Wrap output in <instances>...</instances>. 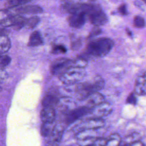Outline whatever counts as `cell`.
Wrapping results in <instances>:
<instances>
[{
	"instance_id": "cell-20",
	"label": "cell",
	"mask_w": 146,
	"mask_h": 146,
	"mask_svg": "<svg viewBox=\"0 0 146 146\" xmlns=\"http://www.w3.org/2000/svg\"><path fill=\"white\" fill-rule=\"evenodd\" d=\"M141 139L140 135L137 132H133L131 134H129L127 135L124 139V141L125 142V145H127L128 144L129 145L136 141H140Z\"/></svg>"
},
{
	"instance_id": "cell-22",
	"label": "cell",
	"mask_w": 146,
	"mask_h": 146,
	"mask_svg": "<svg viewBox=\"0 0 146 146\" xmlns=\"http://www.w3.org/2000/svg\"><path fill=\"white\" fill-rule=\"evenodd\" d=\"M52 124L43 123L42 124L40 128V133L43 136L47 137L51 136L54 128V126H52Z\"/></svg>"
},
{
	"instance_id": "cell-17",
	"label": "cell",
	"mask_w": 146,
	"mask_h": 146,
	"mask_svg": "<svg viewBox=\"0 0 146 146\" xmlns=\"http://www.w3.org/2000/svg\"><path fill=\"white\" fill-rule=\"evenodd\" d=\"M27 19L19 14H14L12 26L15 30H19L26 25Z\"/></svg>"
},
{
	"instance_id": "cell-16",
	"label": "cell",
	"mask_w": 146,
	"mask_h": 146,
	"mask_svg": "<svg viewBox=\"0 0 146 146\" xmlns=\"http://www.w3.org/2000/svg\"><path fill=\"white\" fill-rule=\"evenodd\" d=\"M43 40L40 33L38 31L33 32L29 38L28 46L30 47H34L41 45L43 44Z\"/></svg>"
},
{
	"instance_id": "cell-13",
	"label": "cell",
	"mask_w": 146,
	"mask_h": 146,
	"mask_svg": "<svg viewBox=\"0 0 146 146\" xmlns=\"http://www.w3.org/2000/svg\"><path fill=\"white\" fill-rule=\"evenodd\" d=\"M16 11L18 14H38L43 12V9L38 5H23L18 7Z\"/></svg>"
},
{
	"instance_id": "cell-30",
	"label": "cell",
	"mask_w": 146,
	"mask_h": 146,
	"mask_svg": "<svg viewBox=\"0 0 146 146\" xmlns=\"http://www.w3.org/2000/svg\"><path fill=\"white\" fill-rule=\"evenodd\" d=\"M8 74L2 67H0V83L5 81L8 78Z\"/></svg>"
},
{
	"instance_id": "cell-11",
	"label": "cell",
	"mask_w": 146,
	"mask_h": 146,
	"mask_svg": "<svg viewBox=\"0 0 146 146\" xmlns=\"http://www.w3.org/2000/svg\"><path fill=\"white\" fill-rule=\"evenodd\" d=\"M112 111V108L111 105L107 103V102H104L96 107H95L92 112H94L96 114V117H99L102 118L101 117L107 116L108 114H110Z\"/></svg>"
},
{
	"instance_id": "cell-15",
	"label": "cell",
	"mask_w": 146,
	"mask_h": 146,
	"mask_svg": "<svg viewBox=\"0 0 146 146\" xmlns=\"http://www.w3.org/2000/svg\"><path fill=\"white\" fill-rule=\"evenodd\" d=\"M59 102V99L55 95L48 94L46 95L42 100V106L43 107H54Z\"/></svg>"
},
{
	"instance_id": "cell-24",
	"label": "cell",
	"mask_w": 146,
	"mask_h": 146,
	"mask_svg": "<svg viewBox=\"0 0 146 146\" xmlns=\"http://www.w3.org/2000/svg\"><path fill=\"white\" fill-rule=\"evenodd\" d=\"M29 2V1H22V0H13V1H7L5 4V6L7 7V8H12V7H14L19 5H25L27 3Z\"/></svg>"
},
{
	"instance_id": "cell-8",
	"label": "cell",
	"mask_w": 146,
	"mask_h": 146,
	"mask_svg": "<svg viewBox=\"0 0 146 146\" xmlns=\"http://www.w3.org/2000/svg\"><path fill=\"white\" fill-rule=\"evenodd\" d=\"M105 122L102 118L92 117L85 120L82 123L80 128L81 131L86 129L96 130L102 128L104 125Z\"/></svg>"
},
{
	"instance_id": "cell-25",
	"label": "cell",
	"mask_w": 146,
	"mask_h": 146,
	"mask_svg": "<svg viewBox=\"0 0 146 146\" xmlns=\"http://www.w3.org/2000/svg\"><path fill=\"white\" fill-rule=\"evenodd\" d=\"M40 18L38 16H33L27 19L26 26L29 29H33L35 27L39 22Z\"/></svg>"
},
{
	"instance_id": "cell-37",
	"label": "cell",
	"mask_w": 146,
	"mask_h": 146,
	"mask_svg": "<svg viewBox=\"0 0 146 146\" xmlns=\"http://www.w3.org/2000/svg\"><path fill=\"white\" fill-rule=\"evenodd\" d=\"M87 146H94L93 144H91V145H87Z\"/></svg>"
},
{
	"instance_id": "cell-7",
	"label": "cell",
	"mask_w": 146,
	"mask_h": 146,
	"mask_svg": "<svg viewBox=\"0 0 146 146\" xmlns=\"http://www.w3.org/2000/svg\"><path fill=\"white\" fill-rule=\"evenodd\" d=\"M87 18V15L83 12L73 13L68 17L67 22L70 26L78 29L85 24Z\"/></svg>"
},
{
	"instance_id": "cell-36",
	"label": "cell",
	"mask_w": 146,
	"mask_h": 146,
	"mask_svg": "<svg viewBox=\"0 0 146 146\" xmlns=\"http://www.w3.org/2000/svg\"><path fill=\"white\" fill-rule=\"evenodd\" d=\"M125 30H126V33H127V34H128V36H132V31L128 28H127Z\"/></svg>"
},
{
	"instance_id": "cell-29",
	"label": "cell",
	"mask_w": 146,
	"mask_h": 146,
	"mask_svg": "<svg viewBox=\"0 0 146 146\" xmlns=\"http://www.w3.org/2000/svg\"><path fill=\"white\" fill-rule=\"evenodd\" d=\"M135 95L136 94L133 92H131L127 98V103L130 104L135 105L137 103V99Z\"/></svg>"
},
{
	"instance_id": "cell-2",
	"label": "cell",
	"mask_w": 146,
	"mask_h": 146,
	"mask_svg": "<svg viewBox=\"0 0 146 146\" xmlns=\"http://www.w3.org/2000/svg\"><path fill=\"white\" fill-rule=\"evenodd\" d=\"M104 86V80L99 76L94 77L91 80L79 84L76 88L78 95L81 99H87L93 93L98 92Z\"/></svg>"
},
{
	"instance_id": "cell-23",
	"label": "cell",
	"mask_w": 146,
	"mask_h": 146,
	"mask_svg": "<svg viewBox=\"0 0 146 146\" xmlns=\"http://www.w3.org/2000/svg\"><path fill=\"white\" fill-rule=\"evenodd\" d=\"M87 65V60L82 57H79L75 60H72V67L78 68H84Z\"/></svg>"
},
{
	"instance_id": "cell-38",
	"label": "cell",
	"mask_w": 146,
	"mask_h": 146,
	"mask_svg": "<svg viewBox=\"0 0 146 146\" xmlns=\"http://www.w3.org/2000/svg\"><path fill=\"white\" fill-rule=\"evenodd\" d=\"M1 55V54H0V55Z\"/></svg>"
},
{
	"instance_id": "cell-12",
	"label": "cell",
	"mask_w": 146,
	"mask_h": 146,
	"mask_svg": "<svg viewBox=\"0 0 146 146\" xmlns=\"http://www.w3.org/2000/svg\"><path fill=\"white\" fill-rule=\"evenodd\" d=\"M14 14L8 9L0 10V25L3 27L11 26Z\"/></svg>"
},
{
	"instance_id": "cell-18",
	"label": "cell",
	"mask_w": 146,
	"mask_h": 146,
	"mask_svg": "<svg viewBox=\"0 0 146 146\" xmlns=\"http://www.w3.org/2000/svg\"><path fill=\"white\" fill-rule=\"evenodd\" d=\"M10 47L11 43L7 35L0 36V54H4L7 52Z\"/></svg>"
},
{
	"instance_id": "cell-21",
	"label": "cell",
	"mask_w": 146,
	"mask_h": 146,
	"mask_svg": "<svg viewBox=\"0 0 146 146\" xmlns=\"http://www.w3.org/2000/svg\"><path fill=\"white\" fill-rule=\"evenodd\" d=\"M107 146H119L121 140L120 136L117 133H112L107 137Z\"/></svg>"
},
{
	"instance_id": "cell-34",
	"label": "cell",
	"mask_w": 146,
	"mask_h": 146,
	"mask_svg": "<svg viewBox=\"0 0 146 146\" xmlns=\"http://www.w3.org/2000/svg\"><path fill=\"white\" fill-rule=\"evenodd\" d=\"M129 146H145L144 144L140 140V141H136L131 144L129 145Z\"/></svg>"
},
{
	"instance_id": "cell-10",
	"label": "cell",
	"mask_w": 146,
	"mask_h": 146,
	"mask_svg": "<svg viewBox=\"0 0 146 146\" xmlns=\"http://www.w3.org/2000/svg\"><path fill=\"white\" fill-rule=\"evenodd\" d=\"M40 117L43 123L52 124L55 119V111L54 107H43L40 111Z\"/></svg>"
},
{
	"instance_id": "cell-28",
	"label": "cell",
	"mask_w": 146,
	"mask_h": 146,
	"mask_svg": "<svg viewBox=\"0 0 146 146\" xmlns=\"http://www.w3.org/2000/svg\"><path fill=\"white\" fill-rule=\"evenodd\" d=\"M11 58L7 55L4 54H1L0 55V66L2 67H5L7 66L11 62Z\"/></svg>"
},
{
	"instance_id": "cell-5",
	"label": "cell",
	"mask_w": 146,
	"mask_h": 146,
	"mask_svg": "<svg viewBox=\"0 0 146 146\" xmlns=\"http://www.w3.org/2000/svg\"><path fill=\"white\" fill-rule=\"evenodd\" d=\"M72 60L62 58L55 60L50 66V72L55 76H60L67 70L72 67Z\"/></svg>"
},
{
	"instance_id": "cell-9",
	"label": "cell",
	"mask_w": 146,
	"mask_h": 146,
	"mask_svg": "<svg viewBox=\"0 0 146 146\" xmlns=\"http://www.w3.org/2000/svg\"><path fill=\"white\" fill-rule=\"evenodd\" d=\"M133 92L138 95H146V71L136 78Z\"/></svg>"
},
{
	"instance_id": "cell-6",
	"label": "cell",
	"mask_w": 146,
	"mask_h": 146,
	"mask_svg": "<svg viewBox=\"0 0 146 146\" xmlns=\"http://www.w3.org/2000/svg\"><path fill=\"white\" fill-rule=\"evenodd\" d=\"M93 108L86 106H82L74 110L71 111L67 116L66 121L68 123H72L75 120L83 117V116L87 115L89 113L92 112Z\"/></svg>"
},
{
	"instance_id": "cell-33",
	"label": "cell",
	"mask_w": 146,
	"mask_h": 146,
	"mask_svg": "<svg viewBox=\"0 0 146 146\" xmlns=\"http://www.w3.org/2000/svg\"><path fill=\"white\" fill-rule=\"evenodd\" d=\"M80 44H81V41L79 39H78L76 41H75L74 43H72V48L74 50H76L78 48L79 46H80Z\"/></svg>"
},
{
	"instance_id": "cell-35",
	"label": "cell",
	"mask_w": 146,
	"mask_h": 146,
	"mask_svg": "<svg viewBox=\"0 0 146 146\" xmlns=\"http://www.w3.org/2000/svg\"><path fill=\"white\" fill-rule=\"evenodd\" d=\"M7 31L5 28H0V36L3 35H7Z\"/></svg>"
},
{
	"instance_id": "cell-32",
	"label": "cell",
	"mask_w": 146,
	"mask_h": 146,
	"mask_svg": "<svg viewBox=\"0 0 146 146\" xmlns=\"http://www.w3.org/2000/svg\"><path fill=\"white\" fill-rule=\"evenodd\" d=\"M101 31L102 30L100 28H99L98 27H96L92 30L89 36L90 38H91V37H93L94 36H96L98 35H99L101 33Z\"/></svg>"
},
{
	"instance_id": "cell-14",
	"label": "cell",
	"mask_w": 146,
	"mask_h": 146,
	"mask_svg": "<svg viewBox=\"0 0 146 146\" xmlns=\"http://www.w3.org/2000/svg\"><path fill=\"white\" fill-rule=\"evenodd\" d=\"M88 107L94 108L95 107L104 103L105 99L104 96L99 92H96L90 95L87 98Z\"/></svg>"
},
{
	"instance_id": "cell-3",
	"label": "cell",
	"mask_w": 146,
	"mask_h": 146,
	"mask_svg": "<svg viewBox=\"0 0 146 146\" xmlns=\"http://www.w3.org/2000/svg\"><path fill=\"white\" fill-rule=\"evenodd\" d=\"M87 17L91 23L96 27L104 25L108 21L106 14L99 4L90 3Z\"/></svg>"
},
{
	"instance_id": "cell-31",
	"label": "cell",
	"mask_w": 146,
	"mask_h": 146,
	"mask_svg": "<svg viewBox=\"0 0 146 146\" xmlns=\"http://www.w3.org/2000/svg\"><path fill=\"white\" fill-rule=\"evenodd\" d=\"M118 11L119 13L123 15H126L128 14V11L127 9V5L125 3L121 4L118 8Z\"/></svg>"
},
{
	"instance_id": "cell-1",
	"label": "cell",
	"mask_w": 146,
	"mask_h": 146,
	"mask_svg": "<svg viewBox=\"0 0 146 146\" xmlns=\"http://www.w3.org/2000/svg\"><path fill=\"white\" fill-rule=\"evenodd\" d=\"M114 45L113 41L106 37H102L91 40L87 45L82 57L87 60L88 58H102L108 54Z\"/></svg>"
},
{
	"instance_id": "cell-19",
	"label": "cell",
	"mask_w": 146,
	"mask_h": 146,
	"mask_svg": "<svg viewBox=\"0 0 146 146\" xmlns=\"http://www.w3.org/2000/svg\"><path fill=\"white\" fill-rule=\"evenodd\" d=\"M63 129L61 125H55L54 126L53 131L51 135V137L53 141L58 143L60 141L62 133H63Z\"/></svg>"
},
{
	"instance_id": "cell-4",
	"label": "cell",
	"mask_w": 146,
	"mask_h": 146,
	"mask_svg": "<svg viewBox=\"0 0 146 146\" xmlns=\"http://www.w3.org/2000/svg\"><path fill=\"white\" fill-rule=\"evenodd\" d=\"M84 75L83 68L71 67L59 76V79L65 84L72 85L81 80Z\"/></svg>"
},
{
	"instance_id": "cell-26",
	"label": "cell",
	"mask_w": 146,
	"mask_h": 146,
	"mask_svg": "<svg viewBox=\"0 0 146 146\" xmlns=\"http://www.w3.org/2000/svg\"><path fill=\"white\" fill-rule=\"evenodd\" d=\"M133 23L136 28H143L145 26V21L144 19L139 15H136L133 18Z\"/></svg>"
},
{
	"instance_id": "cell-27",
	"label": "cell",
	"mask_w": 146,
	"mask_h": 146,
	"mask_svg": "<svg viewBox=\"0 0 146 146\" xmlns=\"http://www.w3.org/2000/svg\"><path fill=\"white\" fill-rule=\"evenodd\" d=\"M67 49L65 46L62 44H54L52 46L51 52L54 54H64L66 52Z\"/></svg>"
}]
</instances>
